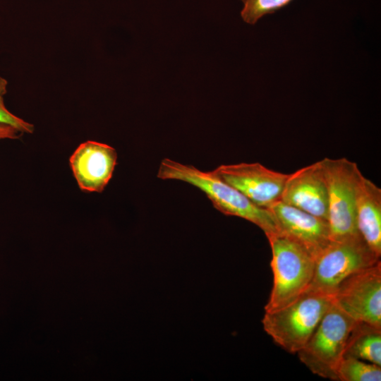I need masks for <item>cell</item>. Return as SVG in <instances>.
I'll use <instances>...</instances> for the list:
<instances>
[{
    "instance_id": "30bf717a",
    "label": "cell",
    "mask_w": 381,
    "mask_h": 381,
    "mask_svg": "<svg viewBox=\"0 0 381 381\" xmlns=\"http://www.w3.org/2000/svg\"><path fill=\"white\" fill-rule=\"evenodd\" d=\"M280 200L327 221V186L321 160L289 174Z\"/></svg>"
},
{
    "instance_id": "ba28073f",
    "label": "cell",
    "mask_w": 381,
    "mask_h": 381,
    "mask_svg": "<svg viewBox=\"0 0 381 381\" xmlns=\"http://www.w3.org/2000/svg\"><path fill=\"white\" fill-rule=\"evenodd\" d=\"M212 171L255 205L267 210L281 200L289 176L258 162L222 164Z\"/></svg>"
},
{
    "instance_id": "5b68a950",
    "label": "cell",
    "mask_w": 381,
    "mask_h": 381,
    "mask_svg": "<svg viewBox=\"0 0 381 381\" xmlns=\"http://www.w3.org/2000/svg\"><path fill=\"white\" fill-rule=\"evenodd\" d=\"M328 194V219L331 240L361 236L355 213V188L361 171L346 158L321 159Z\"/></svg>"
},
{
    "instance_id": "9c48e42d",
    "label": "cell",
    "mask_w": 381,
    "mask_h": 381,
    "mask_svg": "<svg viewBox=\"0 0 381 381\" xmlns=\"http://www.w3.org/2000/svg\"><path fill=\"white\" fill-rule=\"evenodd\" d=\"M279 232L305 248L315 258L331 240L328 222L279 200L268 209Z\"/></svg>"
},
{
    "instance_id": "277c9868",
    "label": "cell",
    "mask_w": 381,
    "mask_h": 381,
    "mask_svg": "<svg viewBox=\"0 0 381 381\" xmlns=\"http://www.w3.org/2000/svg\"><path fill=\"white\" fill-rule=\"evenodd\" d=\"M355 322L333 303L307 343L298 351L300 361L314 374L338 380L337 369Z\"/></svg>"
},
{
    "instance_id": "8fae6325",
    "label": "cell",
    "mask_w": 381,
    "mask_h": 381,
    "mask_svg": "<svg viewBox=\"0 0 381 381\" xmlns=\"http://www.w3.org/2000/svg\"><path fill=\"white\" fill-rule=\"evenodd\" d=\"M116 161L114 147L92 140L81 143L69 159L79 188L97 193L102 192L111 179Z\"/></svg>"
},
{
    "instance_id": "2e32d148",
    "label": "cell",
    "mask_w": 381,
    "mask_h": 381,
    "mask_svg": "<svg viewBox=\"0 0 381 381\" xmlns=\"http://www.w3.org/2000/svg\"><path fill=\"white\" fill-rule=\"evenodd\" d=\"M7 86L8 81L4 78L0 76V123L10 125L23 134L32 133L35 127L32 123L12 114L6 107L4 96L7 92Z\"/></svg>"
},
{
    "instance_id": "7a4b0ae2",
    "label": "cell",
    "mask_w": 381,
    "mask_h": 381,
    "mask_svg": "<svg viewBox=\"0 0 381 381\" xmlns=\"http://www.w3.org/2000/svg\"><path fill=\"white\" fill-rule=\"evenodd\" d=\"M271 250L273 286L265 312L281 308L309 288L314 275L315 258L301 245L278 233L267 238Z\"/></svg>"
},
{
    "instance_id": "e0dca14e",
    "label": "cell",
    "mask_w": 381,
    "mask_h": 381,
    "mask_svg": "<svg viewBox=\"0 0 381 381\" xmlns=\"http://www.w3.org/2000/svg\"><path fill=\"white\" fill-rule=\"evenodd\" d=\"M22 134L23 133L18 130L10 125L0 123V140L5 139H18Z\"/></svg>"
},
{
    "instance_id": "5bb4252c",
    "label": "cell",
    "mask_w": 381,
    "mask_h": 381,
    "mask_svg": "<svg viewBox=\"0 0 381 381\" xmlns=\"http://www.w3.org/2000/svg\"><path fill=\"white\" fill-rule=\"evenodd\" d=\"M340 381H380L381 366L351 357H344L337 369Z\"/></svg>"
},
{
    "instance_id": "6da1fadb",
    "label": "cell",
    "mask_w": 381,
    "mask_h": 381,
    "mask_svg": "<svg viewBox=\"0 0 381 381\" xmlns=\"http://www.w3.org/2000/svg\"><path fill=\"white\" fill-rule=\"evenodd\" d=\"M157 176L163 180L183 181L198 188L207 195L217 210L226 215L241 217L252 222L262 230L267 238L279 233L269 210L255 205L212 171H203L192 165L164 158L160 163Z\"/></svg>"
},
{
    "instance_id": "3957f363",
    "label": "cell",
    "mask_w": 381,
    "mask_h": 381,
    "mask_svg": "<svg viewBox=\"0 0 381 381\" xmlns=\"http://www.w3.org/2000/svg\"><path fill=\"white\" fill-rule=\"evenodd\" d=\"M332 303V296L307 290L289 304L265 312L262 319L264 329L285 351L297 353Z\"/></svg>"
},
{
    "instance_id": "8992f818",
    "label": "cell",
    "mask_w": 381,
    "mask_h": 381,
    "mask_svg": "<svg viewBox=\"0 0 381 381\" xmlns=\"http://www.w3.org/2000/svg\"><path fill=\"white\" fill-rule=\"evenodd\" d=\"M380 261L361 236L331 241L315 260V271L308 290L332 296L350 275Z\"/></svg>"
},
{
    "instance_id": "52a82bcc",
    "label": "cell",
    "mask_w": 381,
    "mask_h": 381,
    "mask_svg": "<svg viewBox=\"0 0 381 381\" xmlns=\"http://www.w3.org/2000/svg\"><path fill=\"white\" fill-rule=\"evenodd\" d=\"M332 298L356 322L381 329V262L346 278Z\"/></svg>"
},
{
    "instance_id": "4fadbf2b",
    "label": "cell",
    "mask_w": 381,
    "mask_h": 381,
    "mask_svg": "<svg viewBox=\"0 0 381 381\" xmlns=\"http://www.w3.org/2000/svg\"><path fill=\"white\" fill-rule=\"evenodd\" d=\"M344 357L381 366V329L356 322L347 339Z\"/></svg>"
},
{
    "instance_id": "7c38bea8",
    "label": "cell",
    "mask_w": 381,
    "mask_h": 381,
    "mask_svg": "<svg viewBox=\"0 0 381 381\" xmlns=\"http://www.w3.org/2000/svg\"><path fill=\"white\" fill-rule=\"evenodd\" d=\"M358 232L372 251L381 256V189L359 172L355 188Z\"/></svg>"
},
{
    "instance_id": "9a60e30c",
    "label": "cell",
    "mask_w": 381,
    "mask_h": 381,
    "mask_svg": "<svg viewBox=\"0 0 381 381\" xmlns=\"http://www.w3.org/2000/svg\"><path fill=\"white\" fill-rule=\"evenodd\" d=\"M243 8L241 17L249 24H256L264 16L272 14L284 8L293 0H241Z\"/></svg>"
}]
</instances>
